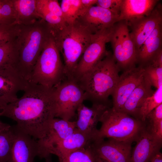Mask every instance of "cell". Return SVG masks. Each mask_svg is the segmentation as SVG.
<instances>
[{
  "instance_id": "cell-32",
  "label": "cell",
  "mask_w": 162,
  "mask_h": 162,
  "mask_svg": "<svg viewBox=\"0 0 162 162\" xmlns=\"http://www.w3.org/2000/svg\"><path fill=\"white\" fill-rule=\"evenodd\" d=\"M143 68L144 75L152 86L157 89L162 86V67H154L148 65Z\"/></svg>"
},
{
  "instance_id": "cell-8",
  "label": "cell",
  "mask_w": 162,
  "mask_h": 162,
  "mask_svg": "<svg viewBox=\"0 0 162 162\" xmlns=\"http://www.w3.org/2000/svg\"><path fill=\"white\" fill-rule=\"evenodd\" d=\"M55 117L70 120L85 100L83 90L75 80L65 78L54 87Z\"/></svg>"
},
{
  "instance_id": "cell-36",
  "label": "cell",
  "mask_w": 162,
  "mask_h": 162,
  "mask_svg": "<svg viewBox=\"0 0 162 162\" xmlns=\"http://www.w3.org/2000/svg\"><path fill=\"white\" fill-rule=\"evenodd\" d=\"M154 67H162V50L160 49L152 58L149 64Z\"/></svg>"
},
{
  "instance_id": "cell-39",
  "label": "cell",
  "mask_w": 162,
  "mask_h": 162,
  "mask_svg": "<svg viewBox=\"0 0 162 162\" xmlns=\"http://www.w3.org/2000/svg\"><path fill=\"white\" fill-rule=\"evenodd\" d=\"M95 162H108L102 159H101L95 155Z\"/></svg>"
},
{
  "instance_id": "cell-38",
  "label": "cell",
  "mask_w": 162,
  "mask_h": 162,
  "mask_svg": "<svg viewBox=\"0 0 162 162\" xmlns=\"http://www.w3.org/2000/svg\"><path fill=\"white\" fill-rule=\"evenodd\" d=\"M10 125L2 122L0 119V130L9 126Z\"/></svg>"
},
{
  "instance_id": "cell-18",
  "label": "cell",
  "mask_w": 162,
  "mask_h": 162,
  "mask_svg": "<svg viewBox=\"0 0 162 162\" xmlns=\"http://www.w3.org/2000/svg\"><path fill=\"white\" fill-rule=\"evenodd\" d=\"M135 142L130 162H150L162 147V142L155 139L145 124Z\"/></svg>"
},
{
  "instance_id": "cell-26",
  "label": "cell",
  "mask_w": 162,
  "mask_h": 162,
  "mask_svg": "<svg viewBox=\"0 0 162 162\" xmlns=\"http://www.w3.org/2000/svg\"><path fill=\"white\" fill-rule=\"evenodd\" d=\"M144 122L155 139L162 142V104L151 111Z\"/></svg>"
},
{
  "instance_id": "cell-1",
  "label": "cell",
  "mask_w": 162,
  "mask_h": 162,
  "mask_svg": "<svg viewBox=\"0 0 162 162\" xmlns=\"http://www.w3.org/2000/svg\"><path fill=\"white\" fill-rule=\"evenodd\" d=\"M24 91L21 97L0 111V116L14 120L18 129L39 140L46 135L55 118L54 87L29 82Z\"/></svg>"
},
{
  "instance_id": "cell-37",
  "label": "cell",
  "mask_w": 162,
  "mask_h": 162,
  "mask_svg": "<svg viewBox=\"0 0 162 162\" xmlns=\"http://www.w3.org/2000/svg\"><path fill=\"white\" fill-rule=\"evenodd\" d=\"M150 162H162V154L160 152L154 155Z\"/></svg>"
},
{
  "instance_id": "cell-16",
  "label": "cell",
  "mask_w": 162,
  "mask_h": 162,
  "mask_svg": "<svg viewBox=\"0 0 162 162\" xmlns=\"http://www.w3.org/2000/svg\"><path fill=\"white\" fill-rule=\"evenodd\" d=\"M16 127V136L8 162H33L38 156V141Z\"/></svg>"
},
{
  "instance_id": "cell-21",
  "label": "cell",
  "mask_w": 162,
  "mask_h": 162,
  "mask_svg": "<svg viewBox=\"0 0 162 162\" xmlns=\"http://www.w3.org/2000/svg\"><path fill=\"white\" fill-rule=\"evenodd\" d=\"M162 23L159 25L145 40L137 52V63L144 67L148 65L161 48Z\"/></svg>"
},
{
  "instance_id": "cell-24",
  "label": "cell",
  "mask_w": 162,
  "mask_h": 162,
  "mask_svg": "<svg viewBox=\"0 0 162 162\" xmlns=\"http://www.w3.org/2000/svg\"><path fill=\"white\" fill-rule=\"evenodd\" d=\"M60 6L66 24L74 22L89 8L82 3L81 0H62Z\"/></svg>"
},
{
  "instance_id": "cell-13",
  "label": "cell",
  "mask_w": 162,
  "mask_h": 162,
  "mask_svg": "<svg viewBox=\"0 0 162 162\" xmlns=\"http://www.w3.org/2000/svg\"><path fill=\"white\" fill-rule=\"evenodd\" d=\"M75 128V121L54 118L45 136L37 140L38 156L45 159L50 155L49 154L50 150L70 135Z\"/></svg>"
},
{
  "instance_id": "cell-35",
  "label": "cell",
  "mask_w": 162,
  "mask_h": 162,
  "mask_svg": "<svg viewBox=\"0 0 162 162\" xmlns=\"http://www.w3.org/2000/svg\"><path fill=\"white\" fill-rule=\"evenodd\" d=\"M122 2L123 0H97L96 4L119 16Z\"/></svg>"
},
{
  "instance_id": "cell-9",
  "label": "cell",
  "mask_w": 162,
  "mask_h": 162,
  "mask_svg": "<svg viewBox=\"0 0 162 162\" xmlns=\"http://www.w3.org/2000/svg\"><path fill=\"white\" fill-rule=\"evenodd\" d=\"M112 28L94 33L92 40L80 60L76 69L74 80L77 82L92 69L107 54V43L110 42Z\"/></svg>"
},
{
  "instance_id": "cell-40",
  "label": "cell",
  "mask_w": 162,
  "mask_h": 162,
  "mask_svg": "<svg viewBox=\"0 0 162 162\" xmlns=\"http://www.w3.org/2000/svg\"><path fill=\"white\" fill-rule=\"evenodd\" d=\"M45 162H53L52 160L51 155H49L45 158Z\"/></svg>"
},
{
  "instance_id": "cell-7",
  "label": "cell",
  "mask_w": 162,
  "mask_h": 162,
  "mask_svg": "<svg viewBox=\"0 0 162 162\" xmlns=\"http://www.w3.org/2000/svg\"><path fill=\"white\" fill-rule=\"evenodd\" d=\"M110 42L113 50V56L119 71L124 72L136 66L137 53L127 22L121 20L114 25Z\"/></svg>"
},
{
  "instance_id": "cell-11",
  "label": "cell",
  "mask_w": 162,
  "mask_h": 162,
  "mask_svg": "<svg viewBox=\"0 0 162 162\" xmlns=\"http://www.w3.org/2000/svg\"><path fill=\"white\" fill-rule=\"evenodd\" d=\"M108 139H96L91 143L95 155L108 162H130L133 142Z\"/></svg>"
},
{
  "instance_id": "cell-41",
  "label": "cell",
  "mask_w": 162,
  "mask_h": 162,
  "mask_svg": "<svg viewBox=\"0 0 162 162\" xmlns=\"http://www.w3.org/2000/svg\"><path fill=\"white\" fill-rule=\"evenodd\" d=\"M0 24H1L0 16Z\"/></svg>"
},
{
  "instance_id": "cell-4",
  "label": "cell",
  "mask_w": 162,
  "mask_h": 162,
  "mask_svg": "<svg viewBox=\"0 0 162 162\" xmlns=\"http://www.w3.org/2000/svg\"><path fill=\"white\" fill-rule=\"evenodd\" d=\"M119 70L112 54L106 56L77 82L84 92L85 100L92 103L109 104L118 81Z\"/></svg>"
},
{
  "instance_id": "cell-25",
  "label": "cell",
  "mask_w": 162,
  "mask_h": 162,
  "mask_svg": "<svg viewBox=\"0 0 162 162\" xmlns=\"http://www.w3.org/2000/svg\"><path fill=\"white\" fill-rule=\"evenodd\" d=\"M16 132V125L0 130V162H8L10 157Z\"/></svg>"
},
{
  "instance_id": "cell-15",
  "label": "cell",
  "mask_w": 162,
  "mask_h": 162,
  "mask_svg": "<svg viewBox=\"0 0 162 162\" xmlns=\"http://www.w3.org/2000/svg\"><path fill=\"white\" fill-rule=\"evenodd\" d=\"M88 107L83 103L78 108L76 128L80 132L93 137L94 139L98 129L97 125L104 112L110 107L109 104L92 103Z\"/></svg>"
},
{
  "instance_id": "cell-2",
  "label": "cell",
  "mask_w": 162,
  "mask_h": 162,
  "mask_svg": "<svg viewBox=\"0 0 162 162\" xmlns=\"http://www.w3.org/2000/svg\"><path fill=\"white\" fill-rule=\"evenodd\" d=\"M18 25L16 38L18 52L16 68L21 76L29 82L34 67L52 35V31L42 19L30 25Z\"/></svg>"
},
{
  "instance_id": "cell-20",
  "label": "cell",
  "mask_w": 162,
  "mask_h": 162,
  "mask_svg": "<svg viewBox=\"0 0 162 162\" xmlns=\"http://www.w3.org/2000/svg\"><path fill=\"white\" fill-rule=\"evenodd\" d=\"M158 0H123L118 21L128 23L149 15L154 9Z\"/></svg>"
},
{
  "instance_id": "cell-6",
  "label": "cell",
  "mask_w": 162,
  "mask_h": 162,
  "mask_svg": "<svg viewBox=\"0 0 162 162\" xmlns=\"http://www.w3.org/2000/svg\"><path fill=\"white\" fill-rule=\"evenodd\" d=\"M60 53L52 34L34 67L29 82L51 88L66 78Z\"/></svg>"
},
{
  "instance_id": "cell-22",
  "label": "cell",
  "mask_w": 162,
  "mask_h": 162,
  "mask_svg": "<svg viewBox=\"0 0 162 162\" xmlns=\"http://www.w3.org/2000/svg\"><path fill=\"white\" fill-rule=\"evenodd\" d=\"M152 86L144 75L142 82L130 94L120 111L136 118L138 110L144 100L154 92Z\"/></svg>"
},
{
  "instance_id": "cell-3",
  "label": "cell",
  "mask_w": 162,
  "mask_h": 162,
  "mask_svg": "<svg viewBox=\"0 0 162 162\" xmlns=\"http://www.w3.org/2000/svg\"><path fill=\"white\" fill-rule=\"evenodd\" d=\"M94 33L79 19L60 30L52 31L56 44L63 56L67 78L74 80L78 62Z\"/></svg>"
},
{
  "instance_id": "cell-23",
  "label": "cell",
  "mask_w": 162,
  "mask_h": 162,
  "mask_svg": "<svg viewBox=\"0 0 162 162\" xmlns=\"http://www.w3.org/2000/svg\"><path fill=\"white\" fill-rule=\"evenodd\" d=\"M16 14L15 24L29 25L40 19L37 11L36 0H12Z\"/></svg>"
},
{
  "instance_id": "cell-27",
  "label": "cell",
  "mask_w": 162,
  "mask_h": 162,
  "mask_svg": "<svg viewBox=\"0 0 162 162\" xmlns=\"http://www.w3.org/2000/svg\"><path fill=\"white\" fill-rule=\"evenodd\" d=\"M162 104V86L154 91L151 96L146 98L140 107L136 118L144 122L148 114Z\"/></svg>"
},
{
  "instance_id": "cell-29",
  "label": "cell",
  "mask_w": 162,
  "mask_h": 162,
  "mask_svg": "<svg viewBox=\"0 0 162 162\" xmlns=\"http://www.w3.org/2000/svg\"><path fill=\"white\" fill-rule=\"evenodd\" d=\"M1 24L15 25L16 14L12 0H0Z\"/></svg>"
},
{
  "instance_id": "cell-33",
  "label": "cell",
  "mask_w": 162,
  "mask_h": 162,
  "mask_svg": "<svg viewBox=\"0 0 162 162\" xmlns=\"http://www.w3.org/2000/svg\"><path fill=\"white\" fill-rule=\"evenodd\" d=\"M18 27V24H0V46L16 38Z\"/></svg>"
},
{
  "instance_id": "cell-34",
  "label": "cell",
  "mask_w": 162,
  "mask_h": 162,
  "mask_svg": "<svg viewBox=\"0 0 162 162\" xmlns=\"http://www.w3.org/2000/svg\"><path fill=\"white\" fill-rule=\"evenodd\" d=\"M36 4L64 19L61 8L58 0H36Z\"/></svg>"
},
{
  "instance_id": "cell-12",
  "label": "cell",
  "mask_w": 162,
  "mask_h": 162,
  "mask_svg": "<svg viewBox=\"0 0 162 162\" xmlns=\"http://www.w3.org/2000/svg\"><path fill=\"white\" fill-rule=\"evenodd\" d=\"M144 69L139 65L129 69L119 76L118 81L112 94V107L120 111L128 97L140 83L143 78Z\"/></svg>"
},
{
  "instance_id": "cell-28",
  "label": "cell",
  "mask_w": 162,
  "mask_h": 162,
  "mask_svg": "<svg viewBox=\"0 0 162 162\" xmlns=\"http://www.w3.org/2000/svg\"><path fill=\"white\" fill-rule=\"evenodd\" d=\"M18 52L16 38L0 46V68L16 64Z\"/></svg>"
},
{
  "instance_id": "cell-31",
  "label": "cell",
  "mask_w": 162,
  "mask_h": 162,
  "mask_svg": "<svg viewBox=\"0 0 162 162\" xmlns=\"http://www.w3.org/2000/svg\"><path fill=\"white\" fill-rule=\"evenodd\" d=\"M90 145L71 153L68 162H95V155Z\"/></svg>"
},
{
  "instance_id": "cell-17",
  "label": "cell",
  "mask_w": 162,
  "mask_h": 162,
  "mask_svg": "<svg viewBox=\"0 0 162 162\" xmlns=\"http://www.w3.org/2000/svg\"><path fill=\"white\" fill-rule=\"evenodd\" d=\"M94 140L92 136L80 132L76 128L70 135L53 147L49 154L57 156L59 162H68L71 153L90 145Z\"/></svg>"
},
{
  "instance_id": "cell-5",
  "label": "cell",
  "mask_w": 162,
  "mask_h": 162,
  "mask_svg": "<svg viewBox=\"0 0 162 162\" xmlns=\"http://www.w3.org/2000/svg\"><path fill=\"white\" fill-rule=\"evenodd\" d=\"M100 122L101 125L94 140L108 138L134 142L145 125L144 122L112 107L104 112Z\"/></svg>"
},
{
  "instance_id": "cell-10",
  "label": "cell",
  "mask_w": 162,
  "mask_h": 162,
  "mask_svg": "<svg viewBox=\"0 0 162 162\" xmlns=\"http://www.w3.org/2000/svg\"><path fill=\"white\" fill-rule=\"evenodd\" d=\"M29 82L21 75L15 64L0 68V111L15 101L17 93L24 91Z\"/></svg>"
},
{
  "instance_id": "cell-30",
  "label": "cell",
  "mask_w": 162,
  "mask_h": 162,
  "mask_svg": "<svg viewBox=\"0 0 162 162\" xmlns=\"http://www.w3.org/2000/svg\"><path fill=\"white\" fill-rule=\"evenodd\" d=\"M36 7L37 12L40 18L48 24L52 31L60 30L66 25L64 19L61 17L37 4Z\"/></svg>"
},
{
  "instance_id": "cell-14",
  "label": "cell",
  "mask_w": 162,
  "mask_h": 162,
  "mask_svg": "<svg viewBox=\"0 0 162 162\" xmlns=\"http://www.w3.org/2000/svg\"><path fill=\"white\" fill-rule=\"evenodd\" d=\"M161 23L162 11L160 4L157 5L149 15L128 23L131 28L130 35L137 53L154 29Z\"/></svg>"
},
{
  "instance_id": "cell-19",
  "label": "cell",
  "mask_w": 162,
  "mask_h": 162,
  "mask_svg": "<svg viewBox=\"0 0 162 162\" xmlns=\"http://www.w3.org/2000/svg\"><path fill=\"white\" fill-rule=\"evenodd\" d=\"M119 16L109 10L92 6L79 19L94 33L112 28L118 21Z\"/></svg>"
}]
</instances>
